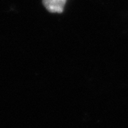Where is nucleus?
Here are the masks:
<instances>
[{"label":"nucleus","mask_w":128,"mask_h":128,"mask_svg":"<svg viewBox=\"0 0 128 128\" xmlns=\"http://www.w3.org/2000/svg\"><path fill=\"white\" fill-rule=\"evenodd\" d=\"M66 0H42L46 8L50 12L61 13L63 12Z\"/></svg>","instance_id":"f257e3e1"}]
</instances>
